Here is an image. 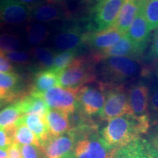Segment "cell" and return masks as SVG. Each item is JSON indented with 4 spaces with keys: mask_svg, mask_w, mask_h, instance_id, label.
<instances>
[{
    "mask_svg": "<svg viewBox=\"0 0 158 158\" xmlns=\"http://www.w3.org/2000/svg\"><path fill=\"white\" fill-rule=\"evenodd\" d=\"M150 127V116H136L126 114L108 122L101 130V137L110 149L124 147L143 134H147Z\"/></svg>",
    "mask_w": 158,
    "mask_h": 158,
    "instance_id": "1",
    "label": "cell"
},
{
    "mask_svg": "<svg viewBox=\"0 0 158 158\" xmlns=\"http://www.w3.org/2000/svg\"><path fill=\"white\" fill-rule=\"evenodd\" d=\"M100 63L101 81L108 85H124L150 73V68L138 59L124 56L109 57Z\"/></svg>",
    "mask_w": 158,
    "mask_h": 158,
    "instance_id": "2",
    "label": "cell"
},
{
    "mask_svg": "<svg viewBox=\"0 0 158 158\" xmlns=\"http://www.w3.org/2000/svg\"><path fill=\"white\" fill-rule=\"evenodd\" d=\"M90 54L77 56L70 64L58 73L59 86L78 89L97 81L95 64Z\"/></svg>",
    "mask_w": 158,
    "mask_h": 158,
    "instance_id": "3",
    "label": "cell"
},
{
    "mask_svg": "<svg viewBox=\"0 0 158 158\" xmlns=\"http://www.w3.org/2000/svg\"><path fill=\"white\" fill-rule=\"evenodd\" d=\"M116 149H110L98 130L80 134L69 158H113Z\"/></svg>",
    "mask_w": 158,
    "mask_h": 158,
    "instance_id": "4",
    "label": "cell"
},
{
    "mask_svg": "<svg viewBox=\"0 0 158 158\" xmlns=\"http://www.w3.org/2000/svg\"><path fill=\"white\" fill-rule=\"evenodd\" d=\"M108 87V84L101 81H96L78 89L77 94L78 109L89 117L99 115L106 101Z\"/></svg>",
    "mask_w": 158,
    "mask_h": 158,
    "instance_id": "5",
    "label": "cell"
},
{
    "mask_svg": "<svg viewBox=\"0 0 158 158\" xmlns=\"http://www.w3.org/2000/svg\"><path fill=\"white\" fill-rule=\"evenodd\" d=\"M126 114H133L125 86L124 85H108L106 101L99 114L100 119L108 122Z\"/></svg>",
    "mask_w": 158,
    "mask_h": 158,
    "instance_id": "6",
    "label": "cell"
},
{
    "mask_svg": "<svg viewBox=\"0 0 158 158\" xmlns=\"http://www.w3.org/2000/svg\"><path fill=\"white\" fill-rule=\"evenodd\" d=\"M124 0H102L92 10L88 29L100 31L114 25Z\"/></svg>",
    "mask_w": 158,
    "mask_h": 158,
    "instance_id": "7",
    "label": "cell"
},
{
    "mask_svg": "<svg viewBox=\"0 0 158 158\" xmlns=\"http://www.w3.org/2000/svg\"><path fill=\"white\" fill-rule=\"evenodd\" d=\"M30 9L16 0H0V30L28 24Z\"/></svg>",
    "mask_w": 158,
    "mask_h": 158,
    "instance_id": "8",
    "label": "cell"
},
{
    "mask_svg": "<svg viewBox=\"0 0 158 158\" xmlns=\"http://www.w3.org/2000/svg\"><path fill=\"white\" fill-rule=\"evenodd\" d=\"M29 9L31 21L42 23L61 21L70 15L62 0H44Z\"/></svg>",
    "mask_w": 158,
    "mask_h": 158,
    "instance_id": "9",
    "label": "cell"
},
{
    "mask_svg": "<svg viewBox=\"0 0 158 158\" xmlns=\"http://www.w3.org/2000/svg\"><path fill=\"white\" fill-rule=\"evenodd\" d=\"M78 89H64L57 86L41 94V97L51 108L68 114H73L78 108L77 94Z\"/></svg>",
    "mask_w": 158,
    "mask_h": 158,
    "instance_id": "10",
    "label": "cell"
},
{
    "mask_svg": "<svg viewBox=\"0 0 158 158\" xmlns=\"http://www.w3.org/2000/svg\"><path fill=\"white\" fill-rule=\"evenodd\" d=\"M147 45L133 42L127 34L124 35L115 44L106 50L98 53H91L90 56L97 64L104 59L114 56L131 57L138 59L143 55Z\"/></svg>",
    "mask_w": 158,
    "mask_h": 158,
    "instance_id": "11",
    "label": "cell"
},
{
    "mask_svg": "<svg viewBox=\"0 0 158 158\" xmlns=\"http://www.w3.org/2000/svg\"><path fill=\"white\" fill-rule=\"evenodd\" d=\"M77 141V136L70 130L62 135L49 138L41 143L40 149L45 158H69Z\"/></svg>",
    "mask_w": 158,
    "mask_h": 158,
    "instance_id": "12",
    "label": "cell"
},
{
    "mask_svg": "<svg viewBox=\"0 0 158 158\" xmlns=\"http://www.w3.org/2000/svg\"><path fill=\"white\" fill-rule=\"evenodd\" d=\"M123 34L114 25L100 31H88L84 37V45L91 48L92 53L106 50L117 43Z\"/></svg>",
    "mask_w": 158,
    "mask_h": 158,
    "instance_id": "13",
    "label": "cell"
},
{
    "mask_svg": "<svg viewBox=\"0 0 158 158\" xmlns=\"http://www.w3.org/2000/svg\"><path fill=\"white\" fill-rule=\"evenodd\" d=\"M86 31L78 25H71L64 27L55 35L54 46L56 50L60 51H78L84 45V37Z\"/></svg>",
    "mask_w": 158,
    "mask_h": 158,
    "instance_id": "14",
    "label": "cell"
},
{
    "mask_svg": "<svg viewBox=\"0 0 158 158\" xmlns=\"http://www.w3.org/2000/svg\"><path fill=\"white\" fill-rule=\"evenodd\" d=\"M130 105L133 115L136 116H150L149 108V88L144 82L133 84L127 90Z\"/></svg>",
    "mask_w": 158,
    "mask_h": 158,
    "instance_id": "15",
    "label": "cell"
},
{
    "mask_svg": "<svg viewBox=\"0 0 158 158\" xmlns=\"http://www.w3.org/2000/svg\"><path fill=\"white\" fill-rule=\"evenodd\" d=\"M113 158H156V155L147 140L139 138L124 147L116 149Z\"/></svg>",
    "mask_w": 158,
    "mask_h": 158,
    "instance_id": "16",
    "label": "cell"
},
{
    "mask_svg": "<svg viewBox=\"0 0 158 158\" xmlns=\"http://www.w3.org/2000/svg\"><path fill=\"white\" fill-rule=\"evenodd\" d=\"M49 135L56 137L71 130L70 117L68 114L61 110L49 108L45 116Z\"/></svg>",
    "mask_w": 158,
    "mask_h": 158,
    "instance_id": "17",
    "label": "cell"
},
{
    "mask_svg": "<svg viewBox=\"0 0 158 158\" xmlns=\"http://www.w3.org/2000/svg\"><path fill=\"white\" fill-rule=\"evenodd\" d=\"M150 30L147 21L144 16L141 5L128 29L127 35L133 42L138 44L147 45Z\"/></svg>",
    "mask_w": 158,
    "mask_h": 158,
    "instance_id": "18",
    "label": "cell"
},
{
    "mask_svg": "<svg viewBox=\"0 0 158 158\" xmlns=\"http://www.w3.org/2000/svg\"><path fill=\"white\" fill-rule=\"evenodd\" d=\"M141 5V0H124L114 26L122 34L127 32Z\"/></svg>",
    "mask_w": 158,
    "mask_h": 158,
    "instance_id": "19",
    "label": "cell"
},
{
    "mask_svg": "<svg viewBox=\"0 0 158 158\" xmlns=\"http://www.w3.org/2000/svg\"><path fill=\"white\" fill-rule=\"evenodd\" d=\"M19 102L23 116L35 114L41 116H45L48 113L49 107L40 95L30 93L24 96Z\"/></svg>",
    "mask_w": 158,
    "mask_h": 158,
    "instance_id": "20",
    "label": "cell"
},
{
    "mask_svg": "<svg viewBox=\"0 0 158 158\" xmlns=\"http://www.w3.org/2000/svg\"><path fill=\"white\" fill-rule=\"evenodd\" d=\"M59 86L58 75L50 69L39 70L35 73L30 93L41 95L46 91Z\"/></svg>",
    "mask_w": 158,
    "mask_h": 158,
    "instance_id": "21",
    "label": "cell"
},
{
    "mask_svg": "<svg viewBox=\"0 0 158 158\" xmlns=\"http://www.w3.org/2000/svg\"><path fill=\"white\" fill-rule=\"evenodd\" d=\"M13 143L19 146L34 145L40 148V142L35 133L20 118L13 124Z\"/></svg>",
    "mask_w": 158,
    "mask_h": 158,
    "instance_id": "22",
    "label": "cell"
},
{
    "mask_svg": "<svg viewBox=\"0 0 158 158\" xmlns=\"http://www.w3.org/2000/svg\"><path fill=\"white\" fill-rule=\"evenodd\" d=\"M23 122L37 136L40 144L49 138V132L46 124L45 116H41L35 114L25 115L21 117Z\"/></svg>",
    "mask_w": 158,
    "mask_h": 158,
    "instance_id": "23",
    "label": "cell"
},
{
    "mask_svg": "<svg viewBox=\"0 0 158 158\" xmlns=\"http://www.w3.org/2000/svg\"><path fill=\"white\" fill-rule=\"evenodd\" d=\"M27 40L32 46L43 44L48 38L50 30L44 23L38 22H31L27 24L26 27Z\"/></svg>",
    "mask_w": 158,
    "mask_h": 158,
    "instance_id": "24",
    "label": "cell"
},
{
    "mask_svg": "<svg viewBox=\"0 0 158 158\" xmlns=\"http://www.w3.org/2000/svg\"><path fill=\"white\" fill-rule=\"evenodd\" d=\"M35 62H37L40 70H48L54 64L56 52L54 49L46 47H35L30 51Z\"/></svg>",
    "mask_w": 158,
    "mask_h": 158,
    "instance_id": "25",
    "label": "cell"
},
{
    "mask_svg": "<svg viewBox=\"0 0 158 158\" xmlns=\"http://www.w3.org/2000/svg\"><path fill=\"white\" fill-rule=\"evenodd\" d=\"M23 116L19 102L6 106L0 110V128H6L15 123Z\"/></svg>",
    "mask_w": 158,
    "mask_h": 158,
    "instance_id": "26",
    "label": "cell"
},
{
    "mask_svg": "<svg viewBox=\"0 0 158 158\" xmlns=\"http://www.w3.org/2000/svg\"><path fill=\"white\" fill-rule=\"evenodd\" d=\"M22 45L19 35L10 31H0V51L3 54L19 51Z\"/></svg>",
    "mask_w": 158,
    "mask_h": 158,
    "instance_id": "27",
    "label": "cell"
},
{
    "mask_svg": "<svg viewBox=\"0 0 158 158\" xmlns=\"http://www.w3.org/2000/svg\"><path fill=\"white\" fill-rule=\"evenodd\" d=\"M141 7L150 30L158 28V0H141Z\"/></svg>",
    "mask_w": 158,
    "mask_h": 158,
    "instance_id": "28",
    "label": "cell"
},
{
    "mask_svg": "<svg viewBox=\"0 0 158 158\" xmlns=\"http://www.w3.org/2000/svg\"><path fill=\"white\" fill-rule=\"evenodd\" d=\"M22 81V78L16 73H0V89L20 96L17 91Z\"/></svg>",
    "mask_w": 158,
    "mask_h": 158,
    "instance_id": "29",
    "label": "cell"
},
{
    "mask_svg": "<svg viewBox=\"0 0 158 158\" xmlns=\"http://www.w3.org/2000/svg\"><path fill=\"white\" fill-rule=\"evenodd\" d=\"M77 53L78 51H61L59 54H56L54 64L50 70L54 71L58 75V73L66 68L76 58Z\"/></svg>",
    "mask_w": 158,
    "mask_h": 158,
    "instance_id": "30",
    "label": "cell"
},
{
    "mask_svg": "<svg viewBox=\"0 0 158 158\" xmlns=\"http://www.w3.org/2000/svg\"><path fill=\"white\" fill-rule=\"evenodd\" d=\"M10 62L21 66H29L33 62V57L30 51L19 50L4 54Z\"/></svg>",
    "mask_w": 158,
    "mask_h": 158,
    "instance_id": "31",
    "label": "cell"
},
{
    "mask_svg": "<svg viewBox=\"0 0 158 158\" xmlns=\"http://www.w3.org/2000/svg\"><path fill=\"white\" fill-rule=\"evenodd\" d=\"M13 124L6 128H0V149H1L7 150L13 143Z\"/></svg>",
    "mask_w": 158,
    "mask_h": 158,
    "instance_id": "32",
    "label": "cell"
},
{
    "mask_svg": "<svg viewBox=\"0 0 158 158\" xmlns=\"http://www.w3.org/2000/svg\"><path fill=\"white\" fill-rule=\"evenodd\" d=\"M149 106L152 114L158 118V83H155L150 89Z\"/></svg>",
    "mask_w": 158,
    "mask_h": 158,
    "instance_id": "33",
    "label": "cell"
},
{
    "mask_svg": "<svg viewBox=\"0 0 158 158\" xmlns=\"http://www.w3.org/2000/svg\"><path fill=\"white\" fill-rule=\"evenodd\" d=\"M21 158H42L40 148L34 145L20 146Z\"/></svg>",
    "mask_w": 158,
    "mask_h": 158,
    "instance_id": "34",
    "label": "cell"
},
{
    "mask_svg": "<svg viewBox=\"0 0 158 158\" xmlns=\"http://www.w3.org/2000/svg\"><path fill=\"white\" fill-rule=\"evenodd\" d=\"M15 67L0 51V73H14Z\"/></svg>",
    "mask_w": 158,
    "mask_h": 158,
    "instance_id": "35",
    "label": "cell"
},
{
    "mask_svg": "<svg viewBox=\"0 0 158 158\" xmlns=\"http://www.w3.org/2000/svg\"><path fill=\"white\" fill-rule=\"evenodd\" d=\"M19 97L20 96L16 94L3 89H0V102L13 101Z\"/></svg>",
    "mask_w": 158,
    "mask_h": 158,
    "instance_id": "36",
    "label": "cell"
},
{
    "mask_svg": "<svg viewBox=\"0 0 158 158\" xmlns=\"http://www.w3.org/2000/svg\"><path fill=\"white\" fill-rule=\"evenodd\" d=\"M150 54L153 59L158 60V28L156 29L155 34H154Z\"/></svg>",
    "mask_w": 158,
    "mask_h": 158,
    "instance_id": "37",
    "label": "cell"
},
{
    "mask_svg": "<svg viewBox=\"0 0 158 158\" xmlns=\"http://www.w3.org/2000/svg\"><path fill=\"white\" fill-rule=\"evenodd\" d=\"M9 158H21L20 146L13 143L7 149Z\"/></svg>",
    "mask_w": 158,
    "mask_h": 158,
    "instance_id": "38",
    "label": "cell"
},
{
    "mask_svg": "<svg viewBox=\"0 0 158 158\" xmlns=\"http://www.w3.org/2000/svg\"><path fill=\"white\" fill-rule=\"evenodd\" d=\"M147 141L150 143V145L152 147L155 152L158 154V133L157 131L152 132L148 135Z\"/></svg>",
    "mask_w": 158,
    "mask_h": 158,
    "instance_id": "39",
    "label": "cell"
},
{
    "mask_svg": "<svg viewBox=\"0 0 158 158\" xmlns=\"http://www.w3.org/2000/svg\"><path fill=\"white\" fill-rule=\"evenodd\" d=\"M102 1V0H83V2H84V5L88 8H89L91 9V10H92Z\"/></svg>",
    "mask_w": 158,
    "mask_h": 158,
    "instance_id": "40",
    "label": "cell"
},
{
    "mask_svg": "<svg viewBox=\"0 0 158 158\" xmlns=\"http://www.w3.org/2000/svg\"><path fill=\"white\" fill-rule=\"evenodd\" d=\"M16 1L19 2L23 5L28 6L29 7H31L32 6L37 5V4L41 2L44 1V0H16Z\"/></svg>",
    "mask_w": 158,
    "mask_h": 158,
    "instance_id": "41",
    "label": "cell"
},
{
    "mask_svg": "<svg viewBox=\"0 0 158 158\" xmlns=\"http://www.w3.org/2000/svg\"><path fill=\"white\" fill-rule=\"evenodd\" d=\"M0 158H9L7 150L0 149Z\"/></svg>",
    "mask_w": 158,
    "mask_h": 158,
    "instance_id": "42",
    "label": "cell"
},
{
    "mask_svg": "<svg viewBox=\"0 0 158 158\" xmlns=\"http://www.w3.org/2000/svg\"><path fill=\"white\" fill-rule=\"evenodd\" d=\"M155 131H157L158 133V124H157V126H156V127H155Z\"/></svg>",
    "mask_w": 158,
    "mask_h": 158,
    "instance_id": "43",
    "label": "cell"
},
{
    "mask_svg": "<svg viewBox=\"0 0 158 158\" xmlns=\"http://www.w3.org/2000/svg\"><path fill=\"white\" fill-rule=\"evenodd\" d=\"M155 154H156V158H158V154L157 152H155Z\"/></svg>",
    "mask_w": 158,
    "mask_h": 158,
    "instance_id": "44",
    "label": "cell"
},
{
    "mask_svg": "<svg viewBox=\"0 0 158 158\" xmlns=\"http://www.w3.org/2000/svg\"><path fill=\"white\" fill-rule=\"evenodd\" d=\"M4 104V102H0V106H2Z\"/></svg>",
    "mask_w": 158,
    "mask_h": 158,
    "instance_id": "45",
    "label": "cell"
},
{
    "mask_svg": "<svg viewBox=\"0 0 158 158\" xmlns=\"http://www.w3.org/2000/svg\"><path fill=\"white\" fill-rule=\"evenodd\" d=\"M157 77H158V70H157Z\"/></svg>",
    "mask_w": 158,
    "mask_h": 158,
    "instance_id": "46",
    "label": "cell"
}]
</instances>
